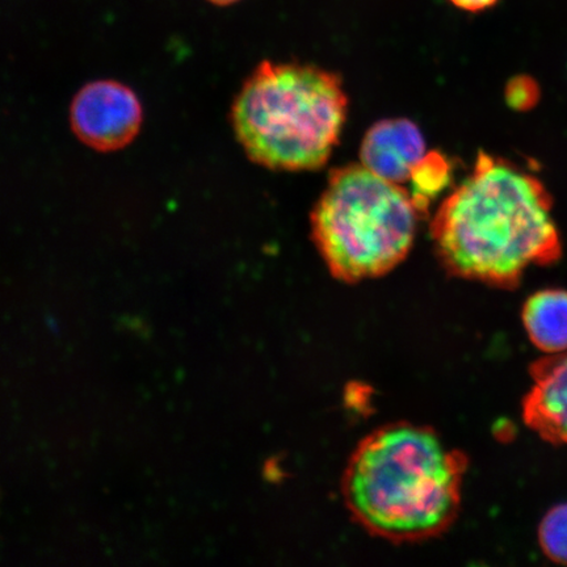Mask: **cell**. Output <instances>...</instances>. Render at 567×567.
I'll return each mask as SVG.
<instances>
[{
    "mask_svg": "<svg viewBox=\"0 0 567 567\" xmlns=\"http://www.w3.org/2000/svg\"><path fill=\"white\" fill-rule=\"evenodd\" d=\"M551 197L536 176L480 152L472 173L431 219V239L445 271L503 289L519 286L532 266L561 258Z\"/></svg>",
    "mask_w": 567,
    "mask_h": 567,
    "instance_id": "1",
    "label": "cell"
},
{
    "mask_svg": "<svg viewBox=\"0 0 567 567\" xmlns=\"http://www.w3.org/2000/svg\"><path fill=\"white\" fill-rule=\"evenodd\" d=\"M467 460L435 431L386 425L353 452L343 477L346 505L361 527L395 543L427 540L455 522Z\"/></svg>",
    "mask_w": 567,
    "mask_h": 567,
    "instance_id": "2",
    "label": "cell"
},
{
    "mask_svg": "<svg viewBox=\"0 0 567 567\" xmlns=\"http://www.w3.org/2000/svg\"><path fill=\"white\" fill-rule=\"evenodd\" d=\"M349 96L334 71L264 61L233 103L234 132L247 157L276 172H311L339 144Z\"/></svg>",
    "mask_w": 567,
    "mask_h": 567,
    "instance_id": "3",
    "label": "cell"
},
{
    "mask_svg": "<svg viewBox=\"0 0 567 567\" xmlns=\"http://www.w3.org/2000/svg\"><path fill=\"white\" fill-rule=\"evenodd\" d=\"M421 216L401 184L354 163L330 173L311 210V237L334 278L359 282L408 258Z\"/></svg>",
    "mask_w": 567,
    "mask_h": 567,
    "instance_id": "4",
    "label": "cell"
},
{
    "mask_svg": "<svg viewBox=\"0 0 567 567\" xmlns=\"http://www.w3.org/2000/svg\"><path fill=\"white\" fill-rule=\"evenodd\" d=\"M75 136L97 152H116L136 138L142 109L134 92L115 81H96L76 92L70 106Z\"/></svg>",
    "mask_w": 567,
    "mask_h": 567,
    "instance_id": "5",
    "label": "cell"
},
{
    "mask_svg": "<svg viewBox=\"0 0 567 567\" xmlns=\"http://www.w3.org/2000/svg\"><path fill=\"white\" fill-rule=\"evenodd\" d=\"M532 388L524 422L545 442L567 444V352L550 353L530 367Z\"/></svg>",
    "mask_w": 567,
    "mask_h": 567,
    "instance_id": "6",
    "label": "cell"
},
{
    "mask_svg": "<svg viewBox=\"0 0 567 567\" xmlns=\"http://www.w3.org/2000/svg\"><path fill=\"white\" fill-rule=\"evenodd\" d=\"M425 153V141L408 118H385L368 130L360 146V163L393 183L410 181Z\"/></svg>",
    "mask_w": 567,
    "mask_h": 567,
    "instance_id": "7",
    "label": "cell"
},
{
    "mask_svg": "<svg viewBox=\"0 0 567 567\" xmlns=\"http://www.w3.org/2000/svg\"><path fill=\"white\" fill-rule=\"evenodd\" d=\"M530 342L547 353L567 351V292L545 289L530 296L523 308Z\"/></svg>",
    "mask_w": 567,
    "mask_h": 567,
    "instance_id": "8",
    "label": "cell"
},
{
    "mask_svg": "<svg viewBox=\"0 0 567 567\" xmlns=\"http://www.w3.org/2000/svg\"><path fill=\"white\" fill-rule=\"evenodd\" d=\"M452 177V167L443 154L432 152L424 155L411 174V196L421 215L427 212L430 202L449 186Z\"/></svg>",
    "mask_w": 567,
    "mask_h": 567,
    "instance_id": "9",
    "label": "cell"
},
{
    "mask_svg": "<svg viewBox=\"0 0 567 567\" xmlns=\"http://www.w3.org/2000/svg\"><path fill=\"white\" fill-rule=\"evenodd\" d=\"M538 543L545 556L567 565V503L551 508L538 528Z\"/></svg>",
    "mask_w": 567,
    "mask_h": 567,
    "instance_id": "10",
    "label": "cell"
},
{
    "mask_svg": "<svg viewBox=\"0 0 567 567\" xmlns=\"http://www.w3.org/2000/svg\"><path fill=\"white\" fill-rule=\"evenodd\" d=\"M538 97L536 83L527 76H516L508 82L506 87V101L515 110H528L535 105Z\"/></svg>",
    "mask_w": 567,
    "mask_h": 567,
    "instance_id": "11",
    "label": "cell"
},
{
    "mask_svg": "<svg viewBox=\"0 0 567 567\" xmlns=\"http://www.w3.org/2000/svg\"><path fill=\"white\" fill-rule=\"evenodd\" d=\"M457 9L466 12H482L492 9L499 0H450Z\"/></svg>",
    "mask_w": 567,
    "mask_h": 567,
    "instance_id": "12",
    "label": "cell"
},
{
    "mask_svg": "<svg viewBox=\"0 0 567 567\" xmlns=\"http://www.w3.org/2000/svg\"><path fill=\"white\" fill-rule=\"evenodd\" d=\"M209 2L215 3L217 6H229L239 2V0H209Z\"/></svg>",
    "mask_w": 567,
    "mask_h": 567,
    "instance_id": "13",
    "label": "cell"
}]
</instances>
